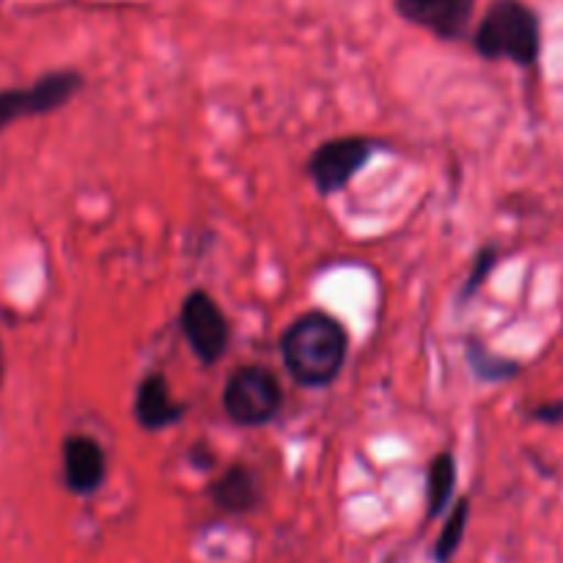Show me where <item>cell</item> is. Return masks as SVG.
I'll return each mask as SVG.
<instances>
[{"mask_svg": "<svg viewBox=\"0 0 563 563\" xmlns=\"http://www.w3.org/2000/svg\"><path fill=\"white\" fill-rule=\"evenodd\" d=\"M179 324L187 346L201 361V366H214V363L223 361L231 341V328L223 308L214 302L209 291L196 289L185 297L179 311Z\"/></svg>", "mask_w": 563, "mask_h": 563, "instance_id": "cell-6", "label": "cell"}, {"mask_svg": "<svg viewBox=\"0 0 563 563\" xmlns=\"http://www.w3.org/2000/svg\"><path fill=\"white\" fill-rule=\"evenodd\" d=\"M350 355L344 324L324 311H306L280 333V357L302 388H328L339 379Z\"/></svg>", "mask_w": 563, "mask_h": 563, "instance_id": "cell-1", "label": "cell"}, {"mask_svg": "<svg viewBox=\"0 0 563 563\" xmlns=\"http://www.w3.org/2000/svg\"><path fill=\"white\" fill-rule=\"evenodd\" d=\"M132 412H135L137 427L146 432L157 434L170 429L185 418L187 405L170 394V385L165 374L152 372L141 379L135 390V401H132Z\"/></svg>", "mask_w": 563, "mask_h": 563, "instance_id": "cell-9", "label": "cell"}, {"mask_svg": "<svg viewBox=\"0 0 563 563\" xmlns=\"http://www.w3.org/2000/svg\"><path fill=\"white\" fill-rule=\"evenodd\" d=\"M467 520H471V500L460 498V504L454 506L451 517L445 520L443 531H440L438 544H434V561H438V563H449L451 561V555L460 550L462 539H465Z\"/></svg>", "mask_w": 563, "mask_h": 563, "instance_id": "cell-13", "label": "cell"}, {"mask_svg": "<svg viewBox=\"0 0 563 563\" xmlns=\"http://www.w3.org/2000/svg\"><path fill=\"white\" fill-rule=\"evenodd\" d=\"M456 489V460L451 454H438L429 465V478H427V515L429 520L440 517L449 506V500L454 498Z\"/></svg>", "mask_w": 563, "mask_h": 563, "instance_id": "cell-11", "label": "cell"}, {"mask_svg": "<svg viewBox=\"0 0 563 563\" xmlns=\"http://www.w3.org/2000/svg\"><path fill=\"white\" fill-rule=\"evenodd\" d=\"M495 264H498V247L489 245V247H484V251H478L476 262H473L471 275H467L465 286H462V291H460L462 306H465V302L471 300V297L476 295V291L482 289L484 284H487V278H489V273L495 269Z\"/></svg>", "mask_w": 563, "mask_h": 563, "instance_id": "cell-14", "label": "cell"}, {"mask_svg": "<svg viewBox=\"0 0 563 563\" xmlns=\"http://www.w3.org/2000/svg\"><path fill=\"white\" fill-rule=\"evenodd\" d=\"M467 361H471L473 372L482 379H487V383H506V379L520 374V363L509 361V357L504 355H495V352H489L484 344L467 346Z\"/></svg>", "mask_w": 563, "mask_h": 563, "instance_id": "cell-12", "label": "cell"}, {"mask_svg": "<svg viewBox=\"0 0 563 563\" xmlns=\"http://www.w3.org/2000/svg\"><path fill=\"white\" fill-rule=\"evenodd\" d=\"M284 385L269 368L247 363L229 377L223 388V410L242 429L267 427L284 410Z\"/></svg>", "mask_w": 563, "mask_h": 563, "instance_id": "cell-3", "label": "cell"}, {"mask_svg": "<svg viewBox=\"0 0 563 563\" xmlns=\"http://www.w3.org/2000/svg\"><path fill=\"white\" fill-rule=\"evenodd\" d=\"M396 11L443 42H460L476 11V0H396Z\"/></svg>", "mask_w": 563, "mask_h": 563, "instance_id": "cell-8", "label": "cell"}, {"mask_svg": "<svg viewBox=\"0 0 563 563\" xmlns=\"http://www.w3.org/2000/svg\"><path fill=\"white\" fill-rule=\"evenodd\" d=\"M473 49L487 60L533 66L542 53L539 16L522 0H493L473 33Z\"/></svg>", "mask_w": 563, "mask_h": 563, "instance_id": "cell-2", "label": "cell"}, {"mask_svg": "<svg viewBox=\"0 0 563 563\" xmlns=\"http://www.w3.org/2000/svg\"><path fill=\"white\" fill-rule=\"evenodd\" d=\"M531 418L539 423H548V427H563V399L537 405L531 410Z\"/></svg>", "mask_w": 563, "mask_h": 563, "instance_id": "cell-15", "label": "cell"}, {"mask_svg": "<svg viewBox=\"0 0 563 563\" xmlns=\"http://www.w3.org/2000/svg\"><path fill=\"white\" fill-rule=\"evenodd\" d=\"M209 500L225 515H251L262 504V482L251 467L234 462L209 484Z\"/></svg>", "mask_w": 563, "mask_h": 563, "instance_id": "cell-10", "label": "cell"}, {"mask_svg": "<svg viewBox=\"0 0 563 563\" xmlns=\"http://www.w3.org/2000/svg\"><path fill=\"white\" fill-rule=\"evenodd\" d=\"M60 467L66 489L77 498H88L102 489L108 478V454L91 434H66L60 443Z\"/></svg>", "mask_w": 563, "mask_h": 563, "instance_id": "cell-7", "label": "cell"}, {"mask_svg": "<svg viewBox=\"0 0 563 563\" xmlns=\"http://www.w3.org/2000/svg\"><path fill=\"white\" fill-rule=\"evenodd\" d=\"M3 379H5V352H3V344H0V388H3Z\"/></svg>", "mask_w": 563, "mask_h": 563, "instance_id": "cell-16", "label": "cell"}, {"mask_svg": "<svg viewBox=\"0 0 563 563\" xmlns=\"http://www.w3.org/2000/svg\"><path fill=\"white\" fill-rule=\"evenodd\" d=\"M377 146L379 143L366 135H341L319 143L306 163L308 179L313 181L319 196H335L372 163Z\"/></svg>", "mask_w": 563, "mask_h": 563, "instance_id": "cell-5", "label": "cell"}, {"mask_svg": "<svg viewBox=\"0 0 563 563\" xmlns=\"http://www.w3.org/2000/svg\"><path fill=\"white\" fill-rule=\"evenodd\" d=\"M82 75L75 69H55L33 80L31 86L0 88V132L11 124L36 115H49L69 104L80 93Z\"/></svg>", "mask_w": 563, "mask_h": 563, "instance_id": "cell-4", "label": "cell"}]
</instances>
